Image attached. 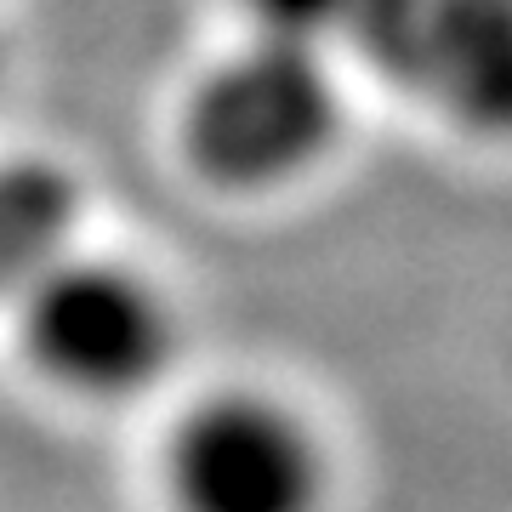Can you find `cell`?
<instances>
[{"label": "cell", "mask_w": 512, "mask_h": 512, "mask_svg": "<svg viewBox=\"0 0 512 512\" xmlns=\"http://www.w3.org/2000/svg\"><path fill=\"white\" fill-rule=\"evenodd\" d=\"M342 86L325 52L245 35L183 92L177 154L217 194H274L330 160Z\"/></svg>", "instance_id": "1"}, {"label": "cell", "mask_w": 512, "mask_h": 512, "mask_svg": "<svg viewBox=\"0 0 512 512\" xmlns=\"http://www.w3.org/2000/svg\"><path fill=\"white\" fill-rule=\"evenodd\" d=\"M29 376L74 404H131L177 365L183 330L160 279L126 256L69 251L6 308Z\"/></svg>", "instance_id": "2"}, {"label": "cell", "mask_w": 512, "mask_h": 512, "mask_svg": "<svg viewBox=\"0 0 512 512\" xmlns=\"http://www.w3.org/2000/svg\"><path fill=\"white\" fill-rule=\"evenodd\" d=\"M165 512H325L330 456L313 421L268 387H217L160 444Z\"/></svg>", "instance_id": "3"}, {"label": "cell", "mask_w": 512, "mask_h": 512, "mask_svg": "<svg viewBox=\"0 0 512 512\" xmlns=\"http://www.w3.org/2000/svg\"><path fill=\"white\" fill-rule=\"evenodd\" d=\"M342 46L444 126L512 143V0H353Z\"/></svg>", "instance_id": "4"}, {"label": "cell", "mask_w": 512, "mask_h": 512, "mask_svg": "<svg viewBox=\"0 0 512 512\" xmlns=\"http://www.w3.org/2000/svg\"><path fill=\"white\" fill-rule=\"evenodd\" d=\"M80 183L52 154L0 160V313L35 285L80 234Z\"/></svg>", "instance_id": "5"}, {"label": "cell", "mask_w": 512, "mask_h": 512, "mask_svg": "<svg viewBox=\"0 0 512 512\" xmlns=\"http://www.w3.org/2000/svg\"><path fill=\"white\" fill-rule=\"evenodd\" d=\"M245 29L262 40H285V46H308V52H330L342 46L353 0H234Z\"/></svg>", "instance_id": "6"}, {"label": "cell", "mask_w": 512, "mask_h": 512, "mask_svg": "<svg viewBox=\"0 0 512 512\" xmlns=\"http://www.w3.org/2000/svg\"><path fill=\"white\" fill-rule=\"evenodd\" d=\"M0 69H6V57H0Z\"/></svg>", "instance_id": "7"}]
</instances>
